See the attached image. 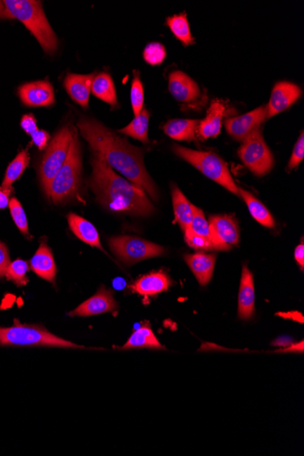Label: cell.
I'll return each instance as SVG.
<instances>
[{
  "label": "cell",
  "mask_w": 304,
  "mask_h": 456,
  "mask_svg": "<svg viewBox=\"0 0 304 456\" xmlns=\"http://www.w3.org/2000/svg\"><path fill=\"white\" fill-rule=\"evenodd\" d=\"M91 165L90 186L104 208L128 215L149 216L154 213L145 192L118 175L98 153L93 152Z\"/></svg>",
  "instance_id": "7a4b0ae2"
},
{
  "label": "cell",
  "mask_w": 304,
  "mask_h": 456,
  "mask_svg": "<svg viewBox=\"0 0 304 456\" xmlns=\"http://www.w3.org/2000/svg\"><path fill=\"white\" fill-rule=\"evenodd\" d=\"M302 91L291 82H278L272 88L271 99L266 106L267 119L273 117L290 108L299 99Z\"/></svg>",
  "instance_id": "7c38bea8"
},
{
  "label": "cell",
  "mask_w": 304,
  "mask_h": 456,
  "mask_svg": "<svg viewBox=\"0 0 304 456\" xmlns=\"http://www.w3.org/2000/svg\"><path fill=\"white\" fill-rule=\"evenodd\" d=\"M8 207L9 210H11L12 219H13L15 224L17 225L21 234H23L27 237L30 236L26 213L24 211L22 205L16 198H13L9 201Z\"/></svg>",
  "instance_id": "d6a6232c"
},
{
  "label": "cell",
  "mask_w": 304,
  "mask_h": 456,
  "mask_svg": "<svg viewBox=\"0 0 304 456\" xmlns=\"http://www.w3.org/2000/svg\"><path fill=\"white\" fill-rule=\"evenodd\" d=\"M192 222L190 223V228L187 232H192L196 236L206 239V240L213 243L210 224H209L208 220L205 218L204 211L199 209L198 207L194 206V205H192Z\"/></svg>",
  "instance_id": "4dcf8cb0"
},
{
  "label": "cell",
  "mask_w": 304,
  "mask_h": 456,
  "mask_svg": "<svg viewBox=\"0 0 304 456\" xmlns=\"http://www.w3.org/2000/svg\"><path fill=\"white\" fill-rule=\"evenodd\" d=\"M109 243L117 258L128 265L161 256L165 253L164 247L139 237H113L110 239Z\"/></svg>",
  "instance_id": "9c48e42d"
},
{
  "label": "cell",
  "mask_w": 304,
  "mask_h": 456,
  "mask_svg": "<svg viewBox=\"0 0 304 456\" xmlns=\"http://www.w3.org/2000/svg\"><path fill=\"white\" fill-rule=\"evenodd\" d=\"M18 94L21 102L29 107H48L55 102L53 87L48 81H37L21 86Z\"/></svg>",
  "instance_id": "5bb4252c"
},
{
  "label": "cell",
  "mask_w": 304,
  "mask_h": 456,
  "mask_svg": "<svg viewBox=\"0 0 304 456\" xmlns=\"http://www.w3.org/2000/svg\"><path fill=\"white\" fill-rule=\"evenodd\" d=\"M11 189H3L0 188V209H5L9 205V195Z\"/></svg>",
  "instance_id": "ab89813d"
},
{
  "label": "cell",
  "mask_w": 304,
  "mask_h": 456,
  "mask_svg": "<svg viewBox=\"0 0 304 456\" xmlns=\"http://www.w3.org/2000/svg\"><path fill=\"white\" fill-rule=\"evenodd\" d=\"M29 271V264L23 260L18 259L8 265L6 271V276L8 280L14 281L18 286H26L29 279L27 277V272Z\"/></svg>",
  "instance_id": "1f68e13d"
},
{
  "label": "cell",
  "mask_w": 304,
  "mask_h": 456,
  "mask_svg": "<svg viewBox=\"0 0 304 456\" xmlns=\"http://www.w3.org/2000/svg\"><path fill=\"white\" fill-rule=\"evenodd\" d=\"M149 121L148 109H143L139 115L135 116L133 121L128 126L119 130V133L139 140L141 142L149 143Z\"/></svg>",
  "instance_id": "83f0119b"
},
{
  "label": "cell",
  "mask_w": 304,
  "mask_h": 456,
  "mask_svg": "<svg viewBox=\"0 0 304 456\" xmlns=\"http://www.w3.org/2000/svg\"><path fill=\"white\" fill-rule=\"evenodd\" d=\"M225 105L220 100H214L208 109L207 116L199 122L197 134L201 140L219 135L222 130Z\"/></svg>",
  "instance_id": "e0dca14e"
},
{
  "label": "cell",
  "mask_w": 304,
  "mask_h": 456,
  "mask_svg": "<svg viewBox=\"0 0 304 456\" xmlns=\"http://www.w3.org/2000/svg\"><path fill=\"white\" fill-rule=\"evenodd\" d=\"M91 93L98 99L103 100L110 106L118 105L114 82H113L112 76L107 73H100L95 76L92 81Z\"/></svg>",
  "instance_id": "484cf974"
},
{
  "label": "cell",
  "mask_w": 304,
  "mask_h": 456,
  "mask_svg": "<svg viewBox=\"0 0 304 456\" xmlns=\"http://www.w3.org/2000/svg\"><path fill=\"white\" fill-rule=\"evenodd\" d=\"M294 256H296V262H298V264L300 265V269L303 270L304 267V246L303 243L300 244V246H298L296 249V252H294Z\"/></svg>",
  "instance_id": "60d3db41"
},
{
  "label": "cell",
  "mask_w": 304,
  "mask_h": 456,
  "mask_svg": "<svg viewBox=\"0 0 304 456\" xmlns=\"http://www.w3.org/2000/svg\"><path fill=\"white\" fill-rule=\"evenodd\" d=\"M32 142L39 149H44L47 147L48 140L51 139L50 134L47 131L38 130L32 134Z\"/></svg>",
  "instance_id": "8d00e7d4"
},
{
  "label": "cell",
  "mask_w": 304,
  "mask_h": 456,
  "mask_svg": "<svg viewBox=\"0 0 304 456\" xmlns=\"http://www.w3.org/2000/svg\"><path fill=\"white\" fill-rule=\"evenodd\" d=\"M211 240L214 250H230L239 241V226L232 215L210 216Z\"/></svg>",
  "instance_id": "30bf717a"
},
{
  "label": "cell",
  "mask_w": 304,
  "mask_h": 456,
  "mask_svg": "<svg viewBox=\"0 0 304 456\" xmlns=\"http://www.w3.org/2000/svg\"><path fill=\"white\" fill-rule=\"evenodd\" d=\"M134 348L161 349L164 347L156 338L154 333L150 329L149 324H144L143 326L132 333L128 342L122 347V349Z\"/></svg>",
  "instance_id": "4316f807"
},
{
  "label": "cell",
  "mask_w": 304,
  "mask_h": 456,
  "mask_svg": "<svg viewBox=\"0 0 304 456\" xmlns=\"http://www.w3.org/2000/svg\"><path fill=\"white\" fill-rule=\"evenodd\" d=\"M67 222L70 229L79 240L104 252L100 243L99 232L92 223L75 213H70L67 216Z\"/></svg>",
  "instance_id": "7402d4cb"
},
{
  "label": "cell",
  "mask_w": 304,
  "mask_h": 456,
  "mask_svg": "<svg viewBox=\"0 0 304 456\" xmlns=\"http://www.w3.org/2000/svg\"><path fill=\"white\" fill-rule=\"evenodd\" d=\"M255 313V289L253 275L246 265L242 267L239 284L238 315L239 319L251 320Z\"/></svg>",
  "instance_id": "2e32d148"
},
{
  "label": "cell",
  "mask_w": 304,
  "mask_h": 456,
  "mask_svg": "<svg viewBox=\"0 0 304 456\" xmlns=\"http://www.w3.org/2000/svg\"><path fill=\"white\" fill-rule=\"evenodd\" d=\"M168 90L174 99L181 102H192L201 95L197 82L180 70L168 76Z\"/></svg>",
  "instance_id": "9a60e30c"
},
{
  "label": "cell",
  "mask_w": 304,
  "mask_h": 456,
  "mask_svg": "<svg viewBox=\"0 0 304 456\" xmlns=\"http://www.w3.org/2000/svg\"><path fill=\"white\" fill-rule=\"evenodd\" d=\"M167 25L173 35L184 45H192L194 42L185 13L174 15L173 17L168 18Z\"/></svg>",
  "instance_id": "f546056e"
},
{
  "label": "cell",
  "mask_w": 304,
  "mask_h": 456,
  "mask_svg": "<svg viewBox=\"0 0 304 456\" xmlns=\"http://www.w3.org/2000/svg\"><path fill=\"white\" fill-rule=\"evenodd\" d=\"M173 151L209 179L214 180L232 194L239 196L238 186L230 173L228 165L219 156L213 152L193 151L180 145H174Z\"/></svg>",
  "instance_id": "8992f818"
},
{
  "label": "cell",
  "mask_w": 304,
  "mask_h": 456,
  "mask_svg": "<svg viewBox=\"0 0 304 456\" xmlns=\"http://www.w3.org/2000/svg\"><path fill=\"white\" fill-rule=\"evenodd\" d=\"M199 122L196 119H171L164 125V133L175 140L193 142L197 138Z\"/></svg>",
  "instance_id": "603a6c76"
},
{
  "label": "cell",
  "mask_w": 304,
  "mask_h": 456,
  "mask_svg": "<svg viewBox=\"0 0 304 456\" xmlns=\"http://www.w3.org/2000/svg\"><path fill=\"white\" fill-rule=\"evenodd\" d=\"M78 127L92 151L100 155L112 169L118 170L140 187L153 200H158L157 187L146 170L143 152L139 148L132 146L127 140L117 135L96 119L82 118Z\"/></svg>",
  "instance_id": "6da1fadb"
},
{
  "label": "cell",
  "mask_w": 304,
  "mask_h": 456,
  "mask_svg": "<svg viewBox=\"0 0 304 456\" xmlns=\"http://www.w3.org/2000/svg\"><path fill=\"white\" fill-rule=\"evenodd\" d=\"M173 203L175 220L183 232L188 231L192 222V204L177 186H173Z\"/></svg>",
  "instance_id": "cb8c5ba5"
},
{
  "label": "cell",
  "mask_w": 304,
  "mask_h": 456,
  "mask_svg": "<svg viewBox=\"0 0 304 456\" xmlns=\"http://www.w3.org/2000/svg\"><path fill=\"white\" fill-rule=\"evenodd\" d=\"M9 264L11 260L7 247L4 243H0V278L5 276Z\"/></svg>",
  "instance_id": "74e56055"
},
{
  "label": "cell",
  "mask_w": 304,
  "mask_h": 456,
  "mask_svg": "<svg viewBox=\"0 0 304 456\" xmlns=\"http://www.w3.org/2000/svg\"><path fill=\"white\" fill-rule=\"evenodd\" d=\"M171 283H171L167 274L164 271H157L144 275L131 288L135 293L148 297L165 292L171 287Z\"/></svg>",
  "instance_id": "ffe728a7"
},
{
  "label": "cell",
  "mask_w": 304,
  "mask_h": 456,
  "mask_svg": "<svg viewBox=\"0 0 304 456\" xmlns=\"http://www.w3.org/2000/svg\"><path fill=\"white\" fill-rule=\"evenodd\" d=\"M21 128L25 130L27 134L32 135L35 131L38 130V126H37L36 119L33 117L32 115H25L21 119Z\"/></svg>",
  "instance_id": "f35d334b"
},
{
  "label": "cell",
  "mask_w": 304,
  "mask_h": 456,
  "mask_svg": "<svg viewBox=\"0 0 304 456\" xmlns=\"http://www.w3.org/2000/svg\"><path fill=\"white\" fill-rule=\"evenodd\" d=\"M131 102L132 109H133L134 115H139L143 109L144 90L143 82H141L140 74L138 72H135L133 81H132L131 90Z\"/></svg>",
  "instance_id": "836d02e7"
},
{
  "label": "cell",
  "mask_w": 304,
  "mask_h": 456,
  "mask_svg": "<svg viewBox=\"0 0 304 456\" xmlns=\"http://www.w3.org/2000/svg\"><path fill=\"white\" fill-rule=\"evenodd\" d=\"M282 353H289V351H294V353H303V341L300 342V344L291 345V347L284 349V350L279 351Z\"/></svg>",
  "instance_id": "b9f144b4"
},
{
  "label": "cell",
  "mask_w": 304,
  "mask_h": 456,
  "mask_svg": "<svg viewBox=\"0 0 304 456\" xmlns=\"http://www.w3.org/2000/svg\"><path fill=\"white\" fill-rule=\"evenodd\" d=\"M30 269L42 279L54 283L57 268L51 250L47 243H42L32 257Z\"/></svg>",
  "instance_id": "44dd1931"
},
{
  "label": "cell",
  "mask_w": 304,
  "mask_h": 456,
  "mask_svg": "<svg viewBox=\"0 0 304 456\" xmlns=\"http://www.w3.org/2000/svg\"><path fill=\"white\" fill-rule=\"evenodd\" d=\"M13 326L0 328V344L8 347H46L60 348H82L67 341L44 327L22 324L15 321Z\"/></svg>",
  "instance_id": "5b68a950"
},
{
  "label": "cell",
  "mask_w": 304,
  "mask_h": 456,
  "mask_svg": "<svg viewBox=\"0 0 304 456\" xmlns=\"http://www.w3.org/2000/svg\"><path fill=\"white\" fill-rule=\"evenodd\" d=\"M81 174V145L75 130L65 163L52 180L46 195L55 204L74 198L78 192Z\"/></svg>",
  "instance_id": "277c9868"
},
{
  "label": "cell",
  "mask_w": 304,
  "mask_h": 456,
  "mask_svg": "<svg viewBox=\"0 0 304 456\" xmlns=\"http://www.w3.org/2000/svg\"><path fill=\"white\" fill-rule=\"evenodd\" d=\"M95 76L91 75H67L65 79V88L70 98L82 108H87L91 93L92 81Z\"/></svg>",
  "instance_id": "d6986e66"
},
{
  "label": "cell",
  "mask_w": 304,
  "mask_h": 456,
  "mask_svg": "<svg viewBox=\"0 0 304 456\" xmlns=\"http://www.w3.org/2000/svg\"><path fill=\"white\" fill-rule=\"evenodd\" d=\"M75 130L74 128H61L46 149L39 169V179L45 194H47L52 180L65 163Z\"/></svg>",
  "instance_id": "52a82bcc"
},
{
  "label": "cell",
  "mask_w": 304,
  "mask_h": 456,
  "mask_svg": "<svg viewBox=\"0 0 304 456\" xmlns=\"http://www.w3.org/2000/svg\"><path fill=\"white\" fill-rule=\"evenodd\" d=\"M265 119H267L266 106H260L246 114L225 119L224 125L230 136L242 142L253 131L260 128V125Z\"/></svg>",
  "instance_id": "8fae6325"
},
{
  "label": "cell",
  "mask_w": 304,
  "mask_h": 456,
  "mask_svg": "<svg viewBox=\"0 0 304 456\" xmlns=\"http://www.w3.org/2000/svg\"><path fill=\"white\" fill-rule=\"evenodd\" d=\"M8 18H17L38 39L43 50L54 54L58 39L43 11L41 3L34 0H6L3 1Z\"/></svg>",
  "instance_id": "3957f363"
},
{
  "label": "cell",
  "mask_w": 304,
  "mask_h": 456,
  "mask_svg": "<svg viewBox=\"0 0 304 456\" xmlns=\"http://www.w3.org/2000/svg\"><path fill=\"white\" fill-rule=\"evenodd\" d=\"M304 158V135H303V131H302V134H300V136L299 139L297 140V143L296 144V146H294L293 154H291V157L290 159V161H289V169L293 170L294 168H296L297 166H299V164L303 160Z\"/></svg>",
  "instance_id": "d590c367"
},
{
  "label": "cell",
  "mask_w": 304,
  "mask_h": 456,
  "mask_svg": "<svg viewBox=\"0 0 304 456\" xmlns=\"http://www.w3.org/2000/svg\"><path fill=\"white\" fill-rule=\"evenodd\" d=\"M29 160L30 158L27 149H24V151L18 153L17 157L9 164L7 171H6L1 189H11L12 185L20 179L24 170H26L27 165L29 163Z\"/></svg>",
  "instance_id": "f1b7e54d"
},
{
  "label": "cell",
  "mask_w": 304,
  "mask_h": 456,
  "mask_svg": "<svg viewBox=\"0 0 304 456\" xmlns=\"http://www.w3.org/2000/svg\"><path fill=\"white\" fill-rule=\"evenodd\" d=\"M116 310H118V304H117L112 293L103 286L98 290L96 295L83 302L74 311H70L69 315L70 316L87 317L112 313Z\"/></svg>",
  "instance_id": "4fadbf2b"
},
{
  "label": "cell",
  "mask_w": 304,
  "mask_h": 456,
  "mask_svg": "<svg viewBox=\"0 0 304 456\" xmlns=\"http://www.w3.org/2000/svg\"><path fill=\"white\" fill-rule=\"evenodd\" d=\"M167 52H166L164 46L158 42L150 43L146 46L143 51V58L147 63L150 65H159L164 62Z\"/></svg>",
  "instance_id": "e575fe53"
},
{
  "label": "cell",
  "mask_w": 304,
  "mask_h": 456,
  "mask_svg": "<svg viewBox=\"0 0 304 456\" xmlns=\"http://www.w3.org/2000/svg\"><path fill=\"white\" fill-rule=\"evenodd\" d=\"M239 196L244 199L251 216L258 222L265 226L267 228H275V222L271 213L267 210V208L256 197H254L250 192L245 191V189L241 188H239Z\"/></svg>",
  "instance_id": "d4e9b609"
},
{
  "label": "cell",
  "mask_w": 304,
  "mask_h": 456,
  "mask_svg": "<svg viewBox=\"0 0 304 456\" xmlns=\"http://www.w3.org/2000/svg\"><path fill=\"white\" fill-rule=\"evenodd\" d=\"M184 260L201 286L210 283L213 275L215 262H216V256L214 254L204 253L187 254L184 256Z\"/></svg>",
  "instance_id": "ac0fdd59"
},
{
  "label": "cell",
  "mask_w": 304,
  "mask_h": 456,
  "mask_svg": "<svg viewBox=\"0 0 304 456\" xmlns=\"http://www.w3.org/2000/svg\"><path fill=\"white\" fill-rule=\"evenodd\" d=\"M238 154L245 166L256 176L265 175L275 164L271 149L264 140L262 128H257L242 142Z\"/></svg>",
  "instance_id": "ba28073f"
},
{
  "label": "cell",
  "mask_w": 304,
  "mask_h": 456,
  "mask_svg": "<svg viewBox=\"0 0 304 456\" xmlns=\"http://www.w3.org/2000/svg\"><path fill=\"white\" fill-rule=\"evenodd\" d=\"M1 17H8V16H7V12H6L4 3L0 1V18Z\"/></svg>",
  "instance_id": "7bdbcfd3"
}]
</instances>
